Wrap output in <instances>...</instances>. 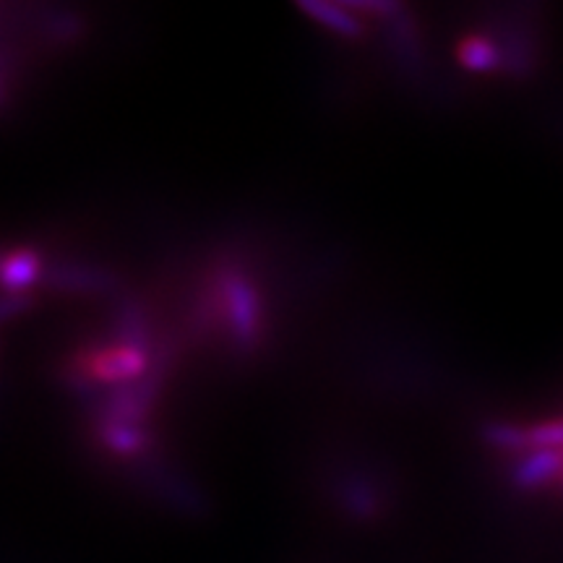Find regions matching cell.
<instances>
[{
  "label": "cell",
  "instance_id": "1",
  "mask_svg": "<svg viewBox=\"0 0 563 563\" xmlns=\"http://www.w3.org/2000/svg\"><path fill=\"white\" fill-rule=\"evenodd\" d=\"M217 298H220V311L228 319L235 342L253 347L262 336V300L251 279L235 269L224 272L217 279Z\"/></svg>",
  "mask_w": 563,
  "mask_h": 563
},
{
  "label": "cell",
  "instance_id": "2",
  "mask_svg": "<svg viewBox=\"0 0 563 563\" xmlns=\"http://www.w3.org/2000/svg\"><path fill=\"white\" fill-rule=\"evenodd\" d=\"M150 357L136 342H115L108 347H97L84 352L76 361L74 376L84 384H123L144 376Z\"/></svg>",
  "mask_w": 563,
  "mask_h": 563
},
{
  "label": "cell",
  "instance_id": "3",
  "mask_svg": "<svg viewBox=\"0 0 563 563\" xmlns=\"http://www.w3.org/2000/svg\"><path fill=\"white\" fill-rule=\"evenodd\" d=\"M485 443L501 452H563V418L514 426V422H490L483 431Z\"/></svg>",
  "mask_w": 563,
  "mask_h": 563
},
{
  "label": "cell",
  "instance_id": "4",
  "mask_svg": "<svg viewBox=\"0 0 563 563\" xmlns=\"http://www.w3.org/2000/svg\"><path fill=\"white\" fill-rule=\"evenodd\" d=\"M511 481L522 490H543L563 481V452H527L511 470Z\"/></svg>",
  "mask_w": 563,
  "mask_h": 563
},
{
  "label": "cell",
  "instance_id": "5",
  "mask_svg": "<svg viewBox=\"0 0 563 563\" xmlns=\"http://www.w3.org/2000/svg\"><path fill=\"white\" fill-rule=\"evenodd\" d=\"M298 5L300 13H306L308 19L316 21V24L323 26L327 32L336 34V37L344 40H363L365 26L363 21L350 13L344 5L336 3V0H292Z\"/></svg>",
  "mask_w": 563,
  "mask_h": 563
},
{
  "label": "cell",
  "instance_id": "6",
  "mask_svg": "<svg viewBox=\"0 0 563 563\" xmlns=\"http://www.w3.org/2000/svg\"><path fill=\"white\" fill-rule=\"evenodd\" d=\"M100 441L104 443V449L118 456H136L150 446V435H146L136 422L129 420H115V418H104L100 422Z\"/></svg>",
  "mask_w": 563,
  "mask_h": 563
},
{
  "label": "cell",
  "instance_id": "7",
  "mask_svg": "<svg viewBox=\"0 0 563 563\" xmlns=\"http://www.w3.org/2000/svg\"><path fill=\"white\" fill-rule=\"evenodd\" d=\"M456 60L464 70H473V74H490V70L501 68V51L496 47V42L485 34H467L456 42Z\"/></svg>",
  "mask_w": 563,
  "mask_h": 563
},
{
  "label": "cell",
  "instance_id": "8",
  "mask_svg": "<svg viewBox=\"0 0 563 563\" xmlns=\"http://www.w3.org/2000/svg\"><path fill=\"white\" fill-rule=\"evenodd\" d=\"M42 272V256L34 249H13L3 258V285L9 295H21Z\"/></svg>",
  "mask_w": 563,
  "mask_h": 563
},
{
  "label": "cell",
  "instance_id": "9",
  "mask_svg": "<svg viewBox=\"0 0 563 563\" xmlns=\"http://www.w3.org/2000/svg\"><path fill=\"white\" fill-rule=\"evenodd\" d=\"M344 9H355L361 13L382 19H399L405 13V0H336Z\"/></svg>",
  "mask_w": 563,
  "mask_h": 563
},
{
  "label": "cell",
  "instance_id": "10",
  "mask_svg": "<svg viewBox=\"0 0 563 563\" xmlns=\"http://www.w3.org/2000/svg\"><path fill=\"white\" fill-rule=\"evenodd\" d=\"M55 282L60 287H70V290H100L108 285V277L102 272L91 269H60L55 274Z\"/></svg>",
  "mask_w": 563,
  "mask_h": 563
},
{
  "label": "cell",
  "instance_id": "11",
  "mask_svg": "<svg viewBox=\"0 0 563 563\" xmlns=\"http://www.w3.org/2000/svg\"><path fill=\"white\" fill-rule=\"evenodd\" d=\"M561 488H563V481H561Z\"/></svg>",
  "mask_w": 563,
  "mask_h": 563
}]
</instances>
